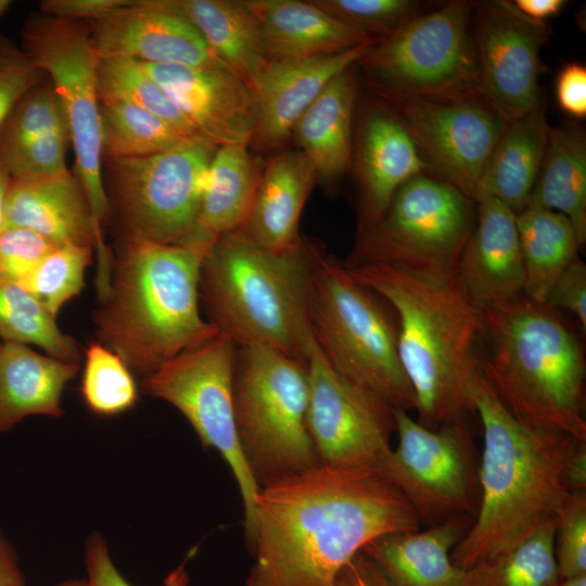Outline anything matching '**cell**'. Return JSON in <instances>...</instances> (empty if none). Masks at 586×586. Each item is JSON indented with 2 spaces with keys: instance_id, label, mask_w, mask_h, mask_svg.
Here are the masks:
<instances>
[{
  "instance_id": "obj_1",
  "label": "cell",
  "mask_w": 586,
  "mask_h": 586,
  "mask_svg": "<svg viewBox=\"0 0 586 586\" xmlns=\"http://www.w3.org/2000/svg\"><path fill=\"white\" fill-rule=\"evenodd\" d=\"M420 526L379 469L319 463L257 492L245 585L334 586L370 542Z\"/></svg>"
},
{
  "instance_id": "obj_2",
  "label": "cell",
  "mask_w": 586,
  "mask_h": 586,
  "mask_svg": "<svg viewBox=\"0 0 586 586\" xmlns=\"http://www.w3.org/2000/svg\"><path fill=\"white\" fill-rule=\"evenodd\" d=\"M347 270L397 315L398 356L415 394L416 420L436 430L476 416L473 386L483 372L477 353L483 310L456 278L436 283L384 264Z\"/></svg>"
},
{
  "instance_id": "obj_3",
  "label": "cell",
  "mask_w": 586,
  "mask_h": 586,
  "mask_svg": "<svg viewBox=\"0 0 586 586\" xmlns=\"http://www.w3.org/2000/svg\"><path fill=\"white\" fill-rule=\"evenodd\" d=\"M473 402L483 429L481 495L476 515L451 553L454 564L463 570L494 558L556 519L569 494L564 469L581 442L521 422L483 372L474 383Z\"/></svg>"
},
{
  "instance_id": "obj_4",
  "label": "cell",
  "mask_w": 586,
  "mask_h": 586,
  "mask_svg": "<svg viewBox=\"0 0 586 586\" xmlns=\"http://www.w3.org/2000/svg\"><path fill=\"white\" fill-rule=\"evenodd\" d=\"M213 244L120 243L93 322L99 342L141 378L218 334L200 311L202 262Z\"/></svg>"
},
{
  "instance_id": "obj_5",
  "label": "cell",
  "mask_w": 586,
  "mask_h": 586,
  "mask_svg": "<svg viewBox=\"0 0 586 586\" xmlns=\"http://www.w3.org/2000/svg\"><path fill=\"white\" fill-rule=\"evenodd\" d=\"M482 371L521 422L586 440L581 341L553 309L525 295L483 310Z\"/></svg>"
},
{
  "instance_id": "obj_6",
  "label": "cell",
  "mask_w": 586,
  "mask_h": 586,
  "mask_svg": "<svg viewBox=\"0 0 586 586\" xmlns=\"http://www.w3.org/2000/svg\"><path fill=\"white\" fill-rule=\"evenodd\" d=\"M314 244L277 253L237 230L215 240L200 276L208 321L238 347L264 346L307 362Z\"/></svg>"
},
{
  "instance_id": "obj_7",
  "label": "cell",
  "mask_w": 586,
  "mask_h": 586,
  "mask_svg": "<svg viewBox=\"0 0 586 586\" xmlns=\"http://www.w3.org/2000/svg\"><path fill=\"white\" fill-rule=\"evenodd\" d=\"M381 301L342 262L314 245L308 315L318 347L349 381L395 409L415 411V394L398 356V326Z\"/></svg>"
},
{
  "instance_id": "obj_8",
  "label": "cell",
  "mask_w": 586,
  "mask_h": 586,
  "mask_svg": "<svg viewBox=\"0 0 586 586\" xmlns=\"http://www.w3.org/2000/svg\"><path fill=\"white\" fill-rule=\"evenodd\" d=\"M308 367L264 346L238 347L232 400L239 447L264 487L320 463L308 422Z\"/></svg>"
},
{
  "instance_id": "obj_9",
  "label": "cell",
  "mask_w": 586,
  "mask_h": 586,
  "mask_svg": "<svg viewBox=\"0 0 586 586\" xmlns=\"http://www.w3.org/2000/svg\"><path fill=\"white\" fill-rule=\"evenodd\" d=\"M473 4L453 0L419 12L372 43L357 64L392 102H484L470 28Z\"/></svg>"
},
{
  "instance_id": "obj_10",
  "label": "cell",
  "mask_w": 586,
  "mask_h": 586,
  "mask_svg": "<svg viewBox=\"0 0 586 586\" xmlns=\"http://www.w3.org/2000/svg\"><path fill=\"white\" fill-rule=\"evenodd\" d=\"M476 221V202L429 174L402 186L382 217L357 233L346 268L384 264L446 283Z\"/></svg>"
},
{
  "instance_id": "obj_11",
  "label": "cell",
  "mask_w": 586,
  "mask_h": 586,
  "mask_svg": "<svg viewBox=\"0 0 586 586\" xmlns=\"http://www.w3.org/2000/svg\"><path fill=\"white\" fill-rule=\"evenodd\" d=\"M217 148L196 133L151 156L103 162L111 222L117 226L120 243L189 242Z\"/></svg>"
},
{
  "instance_id": "obj_12",
  "label": "cell",
  "mask_w": 586,
  "mask_h": 586,
  "mask_svg": "<svg viewBox=\"0 0 586 586\" xmlns=\"http://www.w3.org/2000/svg\"><path fill=\"white\" fill-rule=\"evenodd\" d=\"M21 48L48 76L61 103L75 171L88 199L95 226L103 237L111 222L103 178L98 71L100 54L90 25L31 13L21 29Z\"/></svg>"
},
{
  "instance_id": "obj_13",
  "label": "cell",
  "mask_w": 586,
  "mask_h": 586,
  "mask_svg": "<svg viewBox=\"0 0 586 586\" xmlns=\"http://www.w3.org/2000/svg\"><path fill=\"white\" fill-rule=\"evenodd\" d=\"M397 446L381 472L402 492L426 527L475 518L480 505L476 447L470 421L430 430L395 409Z\"/></svg>"
},
{
  "instance_id": "obj_14",
  "label": "cell",
  "mask_w": 586,
  "mask_h": 586,
  "mask_svg": "<svg viewBox=\"0 0 586 586\" xmlns=\"http://www.w3.org/2000/svg\"><path fill=\"white\" fill-rule=\"evenodd\" d=\"M237 349L230 337L218 332L207 342L180 353L141 378L140 384L148 395L178 409L202 445L217 450L226 461L238 484L245 540H249L259 487L245 464L237 437L232 400Z\"/></svg>"
},
{
  "instance_id": "obj_15",
  "label": "cell",
  "mask_w": 586,
  "mask_h": 586,
  "mask_svg": "<svg viewBox=\"0 0 586 586\" xmlns=\"http://www.w3.org/2000/svg\"><path fill=\"white\" fill-rule=\"evenodd\" d=\"M307 353V422L320 463L381 471L392 450L395 408L340 374L313 334Z\"/></svg>"
},
{
  "instance_id": "obj_16",
  "label": "cell",
  "mask_w": 586,
  "mask_h": 586,
  "mask_svg": "<svg viewBox=\"0 0 586 586\" xmlns=\"http://www.w3.org/2000/svg\"><path fill=\"white\" fill-rule=\"evenodd\" d=\"M472 20L484 102L508 123L542 107L540 51L551 26L507 0L474 2Z\"/></svg>"
},
{
  "instance_id": "obj_17",
  "label": "cell",
  "mask_w": 586,
  "mask_h": 586,
  "mask_svg": "<svg viewBox=\"0 0 586 586\" xmlns=\"http://www.w3.org/2000/svg\"><path fill=\"white\" fill-rule=\"evenodd\" d=\"M393 103L430 175L475 201L508 122L484 102L405 99Z\"/></svg>"
},
{
  "instance_id": "obj_18",
  "label": "cell",
  "mask_w": 586,
  "mask_h": 586,
  "mask_svg": "<svg viewBox=\"0 0 586 586\" xmlns=\"http://www.w3.org/2000/svg\"><path fill=\"white\" fill-rule=\"evenodd\" d=\"M140 63L199 135L217 146L251 143L257 123L255 92L224 64Z\"/></svg>"
},
{
  "instance_id": "obj_19",
  "label": "cell",
  "mask_w": 586,
  "mask_h": 586,
  "mask_svg": "<svg viewBox=\"0 0 586 586\" xmlns=\"http://www.w3.org/2000/svg\"><path fill=\"white\" fill-rule=\"evenodd\" d=\"M89 25L100 56L150 64H222L173 0H130Z\"/></svg>"
},
{
  "instance_id": "obj_20",
  "label": "cell",
  "mask_w": 586,
  "mask_h": 586,
  "mask_svg": "<svg viewBox=\"0 0 586 586\" xmlns=\"http://www.w3.org/2000/svg\"><path fill=\"white\" fill-rule=\"evenodd\" d=\"M33 230L56 245L92 246L98 254L97 290L101 301L110 285L113 256L100 234L86 193L74 173L39 179L11 177L3 228ZM2 228V229H3Z\"/></svg>"
},
{
  "instance_id": "obj_21",
  "label": "cell",
  "mask_w": 586,
  "mask_h": 586,
  "mask_svg": "<svg viewBox=\"0 0 586 586\" xmlns=\"http://www.w3.org/2000/svg\"><path fill=\"white\" fill-rule=\"evenodd\" d=\"M456 280L482 310L524 295V268L515 214L494 198L476 201V221L466 243Z\"/></svg>"
},
{
  "instance_id": "obj_22",
  "label": "cell",
  "mask_w": 586,
  "mask_h": 586,
  "mask_svg": "<svg viewBox=\"0 0 586 586\" xmlns=\"http://www.w3.org/2000/svg\"><path fill=\"white\" fill-rule=\"evenodd\" d=\"M356 167L360 188L358 231L373 226L397 190L429 174L410 132L395 110L370 107L359 125Z\"/></svg>"
},
{
  "instance_id": "obj_23",
  "label": "cell",
  "mask_w": 586,
  "mask_h": 586,
  "mask_svg": "<svg viewBox=\"0 0 586 586\" xmlns=\"http://www.w3.org/2000/svg\"><path fill=\"white\" fill-rule=\"evenodd\" d=\"M373 42L318 58L268 61L254 90L257 123L253 139L263 149L281 145L323 89L356 65Z\"/></svg>"
},
{
  "instance_id": "obj_24",
  "label": "cell",
  "mask_w": 586,
  "mask_h": 586,
  "mask_svg": "<svg viewBox=\"0 0 586 586\" xmlns=\"http://www.w3.org/2000/svg\"><path fill=\"white\" fill-rule=\"evenodd\" d=\"M68 130L47 77L16 104L0 130V161L14 179H39L67 170Z\"/></svg>"
},
{
  "instance_id": "obj_25",
  "label": "cell",
  "mask_w": 586,
  "mask_h": 586,
  "mask_svg": "<svg viewBox=\"0 0 586 586\" xmlns=\"http://www.w3.org/2000/svg\"><path fill=\"white\" fill-rule=\"evenodd\" d=\"M317 175L301 150L273 155L262 169L243 233L256 245L277 253L292 251L303 239L298 224Z\"/></svg>"
},
{
  "instance_id": "obj_26",
  "label": "cell",
  "mask_w": 586,
  "mask_h": 586,
  "mask_svg": "<svg viewBox=\"0 0 586 586\" xmlns=\"http://www.w3.org/2000/svg\"><path fill=\"white\" fill-rule=\"evenodd\" d=\"M473 518L381 536L361 550L392 586H463L464 570L451 553Z\"/></svg>"
},
{
  "instance_id": "obj_27",
  "label": "cell",
  "mask_w": 586,
  "mask_h": 586,
  "mask_svg": "<svg viewBox=\"0 0 586 586\" xmlns=\"http://www.w3.org/2000/svg\"><path fill=\"white\" fill-rule=\"evenodd\" d=\"M268 61L303 60L340 53L373 38L335 20L314 1L246 0Z\"/></svg>"
},
{
  "instance_id": "obj_28",
  "label": "cell",
  "mask_w": 586,
  "mask_h": 586,
  "mask_svg": "<svg viewBox=\"0 0 586 586\" xmlns=\"http://www.w3.org/2000/svg\"><path fill=\"white\" fill-rule=\"evenodd\" d=\"M79 364L42 355L28 345H0V433L28 416L61 417L62 393Z\"/></svg>"
},
{
  "instance_id": "obj_29",
  "label": "cell",
  "mask_w": 586,
  "mask_h": 586,
  "mask_svg": "<svg viewBox=\"0 0 586 586\" xmlns=\"http://www.w3.org/2000/svg\"><path fill=\"white\" fill-rule=\"evenodd\" d=\"M357 94L354 66L339 74L303 113L293 133L313 164L317 180L329 183L351 167L353 114Z\"/></svg>"
},
{
  "instance_id": "obj_30",
  "label": "cell",
  "mask_w": 586,
  "mask_h": 586,
  "mask_svg": "<svg viewBox=\"0 0 586 586\" xmlns=\"http://www.w3.org/2000/svg\"><path fill=\"white\" fill-rule=\"evenodd\" d=\"M549 127L543 106L506 125L482 175L475 202L494 198L514 214L527 206L544 158Z\"/></svg>"
},
{
  "instance_id": "obj_31",
  "label": "cell",
  "mask_w": 586,
  "mask_h": 586,
  "mask_svg": "<svg viewBox=\"0 0 586 586\" xmlns=\"http://www.w3.org/2000/svg\"><path fill=\"white\" fill-rule=\"evenodd\" d=\"M173 1L213 54L254 91L268 59L257 21L245 1Z\"/></svg>"
},
{
  "instance_id": "obj_32",
  "label": "cell",
  "mask_w": 586,
  "mask_h": 586,
  "mask_svg": "<svg viewBox=\"0 0 586 586\" xmlns=\"http://www.w3.org/2000/svg\"><path fill=\"white\" fill-rule=\"evenodd\" d=\"M247 146L217 148L208 167L196 230L190 241L213 244L217 238L244 226L262 173Z\"/></svg>"
},
{
  "instance_id": "obj_33",
  "label": "cell",
  "mask_w": 586,
  "mask_h": 586,
  "mask_svg": "<svg viewBox=\"0 0 586 586\" xmlns=\"http://www.w3.org/2000/svg\"><path fill=\"white\" fill-rule=\"evenodd\" d=\"M528 204L563 214L581 245L586 241V135L574 124L549 127L547 145Z\"/></svg>"
},
{
  "instance_id": "obj_34",
  "label": "cell",
  "mask_w": 586,
  "mask_h": 586,
  "mask_svg": "<svg viewBox=\"0 0 586 586\" xmlns=\"http://www.w3.org/2000/svg\"><path fill=\"white\" fill-rule=\"evenodd\" d=\"M524 268V295L545 304L566 267L582 247L571 221L563 214L527 204L515 214Z\"/></svg>"
},
{
  "instance_id": "obj_35",
  "label": "cell",
  "mask_w": 586,
  "mask_h": 586,
  "mask_svg": "<svg viewBox=\"0 0 586 586\" xmlns=\"http://www.w3.org/2000/svg\"><path fill=\"white\" fill-rule=\"evenodd\" d=\"M555 519L494 558L464 570L463 586H556Z\"/></svg>"
},
{
  "instance_id": "obj_36",
  "label": "cell",
  "mask_w": 586,
  "mask_h": 586,
  "mask_svg": "<svg viewBox=\"0 0 586 586\" xmlns=\"http://www.w3.org/2000/svg\"><path fill=\"white\" fill-rule=\"evenodd\" d=\"M100 118L103 162L151 156L190 137L155 114L128 103L100 102Z\"/></svg>"
},
{
  "instance_id": "obj_37",
  "label": "cell",
  "mask_w": 586,
  "mask_h": 586,
  "mask_svg": "<svg viewBox=\"0 0 586 586\" xmlns=\"http://www.w3.org/2000/svg\"><path fill=\"white\" fill-rule=\"evenodd\" d=\"M20 283L0 279V339L35 344L49 356L78 364L81 347Z\"/></svg>"
},
{
  "instance_id": "obj_38",
  "label": "cell",
  "mask_w": 586,
  "mask_h": 586,
  "mask_svg": "<svg viewBox=\"0 0 586 586\" xmlns=\"http://www.w3.org/2000/svg\"><path fill=\"white\" fill-rule=\"evenodd\" d=\"M98 91L100 102L132 104L170 123L187 136L198 133L137 60L101 56Z\"/></svg>"
},
{
  "instance_id": "obj_39",
  "label": "cell",
  "mask_w": 586,
  "mask_h": 586,
  "mask_svg": "<svg viewBox=\"0 0 586 586\" xmlns=\"http://www.w3.org/2000/svg\"><path fill=\"white\" fill-rule=\"evenodd\" d=\"M80 393L88 409L100 417H114L131 409L139 392L133 373L122 358L100 342L85 349Z\"/></svg>"
},
{
  "instance_id": "obj_40",
  "label": "cell",
  "mask_w": 586,
  "mask_h": 586,
  "mask_svg": "<svg viewBox=\"0 0 586 586\" xmlns=\"http://www.w3.org/2000/svg\"><path fill=\"white\" fill-rule=\"evenodd\" d=\"M93 250L77 244L58 245L20 284L56 318L62 306L84 289Z\"/></svg>"
},
{
  "instance_id": "obj_41",
  "label": "cell",
  "mask_w": 586,
  "mask_h": 586,
  "mask_svg": "<svg viewBox=\"0 0 586 586\" xmlns=\"http://www.w3.org/2000/svg\"><path fill=\"white\" fill-rule=\"evenodd\" d=\"M326 13L371 38L392 34L420 12L421 2L411 0H316Z\"/></svg>"
},
{
  "instance_id": "obj_42",
  "label": "cell",
  "mask_w": 586,
  "mask_h": 586,
  "mask_svg": "<svg viewBox=\"0 0 586 586\" xmlns=\"http://www.w3.org/2000/svg\"><path fill=\"white\" fill-rule=\"evenodd\" d=\"M560 578L586 574V491L569 493L555 519Z\"/></svg>"
},
{
  "instance_id": "obj_43",
  "label": "cell",
  "mask_w": 586,
  "mask_h": 586,
  "mask_svg": "<svg viewBox=\"0 0 586 586\" xmlns=\"http://www.w3.org/2000/svg\"><path fill=\"white\" fill-rule=\"evenodd\" d=\"M44 78L21 46L0 35V130L21 99Z\"/></svg>"
},
{
  "instance_id": "obj_44",
  "label": "cell",
  "mask_w": 586,
  "mask_h": 586,
  "mask_svg": "<svg viewBox=\"0 0 586 586\" xmlns=\"http://www.w3.org/2000/svg\"><path fill=\"white\" fill-rule=\"evenodd\" d=\"M55 246L33 230L3 228L0 231V279L21 283Z\"/></svg>"
},
{
  "instance_id": "obj_45",
  "label": "cell",
  "mask_w": 586,
  "mask_h": 586,
  "mask_svg": "<svg viewBox=\"0 0 586 586\" xmlns=\"http://www.w3.org/2000/svg\"><path fill=\"white\" fill-rule=\"evenodd\" d=\"M87 578L85 586H132L116 569L106 546L99 533L91 534L85 547ZM189 573L184 562L170 571L162 586H188Z\"/></svg>"
},
{
  "instance_id": "obj_46",
  "label": "cell",
  "mask_w": 586,
  "mask_h": 586,
  "mask_svg": "<svg viewBox=\"0 0 586 586\" xmlns=\"http://www.w3.org/2000/svg\"><path fill=\"white\" fill-rule=\"evenodd\" d=\"M545 304L553 309H566L586 330V265L577 257L559 276Z\"/></svg>"
},
{
  "instance_id": "obj_47",
  "label": "cell",
  "mask_w": 586,
  "mask_h": 586,
  "mask_svg": "<svg viewBox=\"0 0 586 586\" xmlns=\"http://www.w3.org/2000/svg\"><path fill=\"white\" fill-rule=\"evenodd\" d=\"M556 99L559 107L575 119L586 117V67L571 62L564 64L556 78Z\"/></svg>"
},
{
  "instance_id": "obj_48",
  "label": "cell",
  "mask_w": 586,
  "mask_h": 586,
  "mask_svg": "<svg viewBox=\"0 0 586 586\" xmlns=\"http://www.w3.org/2000/svg\"><path fill=\"white\" fill-rule=\"evenodd\" d=\"M130 0H43L39 12L46 15L78 21L94 22L126 5Z\"/></svg>"
},
{
  "instance_id": "obj_49",
  "label": "cell",
  "mask_w": 586,
  "mask_h": 586,
  "mask_svg": "<svg viewBox=\"0 0 586 586\" xmlns=\"http://www.w3.org/2000/svg\"><path fill=\"white\" fill-rule=\"evenodd\" d=\"M334 586H392L371 560L358 552L339 572Z\"/></svg>"
},
{
  "instance_id": "obj_50",
  "label": "cell",
  "mask_w": 586,
  "mask_h": 586,
  "mask_svg": "<svg viewBox=\"0 0 586 586\" xmlns=\"http://www.w3.org/2000/svg\"><path fill=\"white\" fill-rule=\"evenodd\" d=\"M563 481L569 493L586 491V441L578 442L565 466Z\"/></svg>"
},
{
  "instance_id": "obj_51",
  "label": "cell",
  "mask_w": 586,
  "mask_h": 586,
  "mask_svg": "<svg viewBox=\"0 0 586 586\" xmlns=\"http://www.w3.org/2000/svg\"><path fill=\"white\" fill-rule=\"evenodd\" d=\"M0 586H24V577L12 547L0 532Z\"/></svg>"
},
{
  "instance_id": "obj_52",
  "label": "cell",
  "mask_w": 586,
  "mask_h": 586,
  "mask_svg": "<svg viewBox=\"0 0 586 586\" xmlns=\"http://www.w3.org/2000/svg\"><path fill=\"white\" fill-rule=\"evenodd\" d=\"M564 0H515L514 7L525 16L538 22L558 15L564 8Z\"/></svg>"
},
{
  "instance_id": "obj_53",
  "label": "cell",
  "mask_w": 586,
  "mask_h": 586,
  "mask_svg": "<svg viewBox=\"0 0 586 586\" xmlns=\"http://www.w3.org/2000/svg\"><path fill=\"white\" fill-rule=\"evenodd\" d=\"M11 181V175L3 163L0 161V231L3 228L4 220V205L8 189Z\"/></svg>"
},
{
  "instance_id": "obj_54",
  "label": "cell",
  "mask_w": 586,
  "mask_h": 586,
  "mask_svg": "<svg viewBox=\"0 0 586 586\" xmlns=\"http://www.w3.org/2000/svg\"><path fill=\"white\" fill-rule=\"evenodd\" d=\"M556 586H586V574L560 578Z\"/></svg>"
},
{
  "instance_id": "obj_55",
  "label": "cell",
  "mask_w": 586,
  "mask_h": 586,
  "mask_svg": "<svg viewBox=\"0 0 586 586\" xmlns=\"http://www.w3.org/2000/svg\"><path fill=\"white\" fill-rule=\"evenodd\" d=\"M12 5L11 0H0V17L3 16Z\"/></svg>"
},
{
  "instance_id": "obj_56",
  "label": "cell",
  "mask_w": 586,
  "mask_h": 586,
  "mask_svg": "<svg viewBox=\"0 0 586 586\" xmlns=\"http://www.w3.org/2000/svg\"><path fill=\"white\" fill-rule=\"evenodd\" d=\"M58 586H85V579H71L59 584Z\"/></svg>"
},
{
  "instance_id": "obj_57",
  "label": "cell",
  "mask_w": 586,
  "mask_h": 586,
  "mask_svg": "<svg viewBox=\"0 0 586 586\" xmlns=\"http://www.w3.org/2000/svg\"><path fill=\"white\" fill-rule=\"evenodd\" d=\"M0 345H1V343H0Z\"/></svg>"
}]
</instances>
